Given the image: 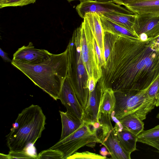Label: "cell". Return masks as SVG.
Wrapping results in <instances>:
<instances>
[{
	"mask_svg": "<svg viewBox=\"0 0 159 159\" xmlns=\"http://www.w3.org/2000/svg\"><path fill=\"white\" fill-rule=\"evenodd\" d=\"M107 158L106 157L90 152L89 151L82 152H75L68 157L67 159H105Z\"/></svg>",
	"mask_w": 159,
	"mask_h": 159,
	"instance_id": "26",
	"label": "cell"
},
{
	"mask_svg": "<svg viewBox=\"0 0 159 159\" xmlns=\"http://www.w3.org/2000/svg\"><path fill=\"white\" fill-rule=\"evenodd\" d=\"M11 63L54 100L59 99L63 82L67 76V48L61 53L53 54L48 59L39 64L28 65L12 61Z\"/></svg>",
	"mask_w": 159,
	"mask_h": 159,
	"instance_id": "2",
	"label": "cell"
},
{
	"mask_svg": "<svg viewBox=\"0 0 159 159\" xmlns=\"http://www.w3.org/2000/svg\"><path fill=\"white\" fill-rule=\"evenodd\" d=\"M75 9L78 15L83 19L85 14L88 13H96L99 15L107 13L134 14L126 7L116 4L112 0L81 1L76 6Z\"/></svg>",
	"mask_w": 159,
	"mask_h": 159,
	"instance_id": "8",
	"label": "cell"
},
{
	"mask_svg": "<svg viewBox=\"0 0 159 159\" xmlns=\"http://www.w3.org/2000/svg\"><path fill=\"white\" fill-rule=\"evenodd\" d=\"M53 54L43 49L35 48L32 42L23 46L14 54L12 61L28 65L39 64L48 59Z\"/></svg>",
	"mask_w": 159,
	"mask_h": 159,
	"instance_id": "9",
	"label": "cell"
},
{
	"mask_svg": "<svg viewBox=\"0 0 159 159\" xmlns=\"http://www.w3.org/2000/svg\"><path fill=\"white\" fill-rule=\"evenodd\" d=\"M46 119L38 105L32 104L23 109L6 136L10 151L23 150L33 145L45 129Z\"/></svg>",
	"mask_w": 159,
	"mask_h": 159,
	"instance_id": "3",
	"label": "cell"
},
{
	"mask_svg": "<svg viewBox=\"0 0 159 159\" xmlns=\"http://www.w3.org/2000/svg\"><path fill=\"white\" fill-rule=\"evenodd\" d=\"M119 36L110 32H104V57L106 62L108 59Z\"/></svg>",
	"mask_w": 159,
	"mask_h": 159,
	"instance_id": "23",
	"label": "cell"
},
{
	"mask_svg": "<svg viewBox=\"0 0 159 159\" xmlns=\"http://www.w3.org/2000/svg\"><path fill=\"white\" fill-rule=\"evenodd\" d=\"M98 82L103 92L141 90L159 75V45L154 39L146 40L119 36Z\"/></svg>",
	"mask_w": 159,
	"mask_h": 159,
	"instance_id": "1",
	"label": "cell"
},
{
	"mask_svg": "<svg viewBox=\"0 0 159 159\" xmlns=\"http://www.w3.org/2000/svg\"><path fill=\"white\" fill-rule=\"evenodd\" d=\"M80 26V48L82 59L89 78L93 77L97 83L101 78L102 69L97 57L95 39L86 19Z\"/></svg>",
	"mask_w": 159,
	"mask_h": 159,
	"instance_id": "7",
	"label": "cell"
},
{
	"mask_svg": "<svg viewBox=\"0 0 159 159\" xmlns=\"http://www.w3.org/2000/svg\"><path fill=\"white\" fill-rule=\"evenodd\" d=\"M156 118L159 120V112L157 115Z\"/></svg>",
	"mask_w": 159,
	"mask_h": 159,
	"instance_id": "36",
	"label": "cell"
},
{
	"mask_svg": "<svg viewBox=\"0 0 159 159\" xmlns=\"http://www.w3.org/2000/svg\"><path fill=\"white\" fill-rule=\"evenodd\" d=\"M84 17L86 19L94 39L104 56V32L100 15L96 13H88L85 14Z\"/></svg>",
	"mask_w": 159,
	"mask_h": 159,
	"instance_id": "16",
	"label": "cell"
},
{
	"mask_svg": "<svg viewBox=\"0 0 159 159\" xmlns=\"http://www.w3.org/2000/svg\"><path fill=\"white\" fill-rule=\"evenodd\" d=\"M59 99L66 107L67 112L83 120L84 110L77 99L68 76L63 82Z\"/></svg>",
	"mask_w": 159,
	"mask_h": 159,
	"instance_id": "10",
	"label": "cell"
},
{
	"mask_svg": "<svg viewBox=\"0 0 159 159\" xmlns=\"http://www.w3.org/2000/svg\"><path fill=\"white\" fill-rule=\"evenodd\" d=\"M159 90V75L148 90V95L149 98L151 99L156 101V96Z\"/></svg>",
	"mask_w": 159,
	"mask_h": 159,
	"instance_id": "28",
	"label": "cell"
},
{
	"mask_svg": "<svg viewBox=\"0 0 159 159\" xmlns=\"http://www.w3.org/2000/svg\"><path fill=\"white\" fill-rule=\"evenodd\" d=\"M136 15L134 30L138 37L142 34H146L148 39L159 36V16Z\"/></svg>",
	"mask_w": 159,
	"mask_h": 159,
	"instance_id": "11",
	"label": "cell"
},
{
	"mask_svg": "<svg viewBox=\"0 0 159 159\" xmlns=\"http://www.w3.org/2000/svg\"><path fill=\"white\" fill-rule=\"evenodd\" d=\"M63 159V155L59 150L49 148L43 151L37 155V159Z\"/></svg>",
	"mask_w": 159,
	"mask_h": 159,
	"instance_id": "25",
	"label": "cell"
},
{
	"mask_svg": "<svg viewBox=\"0 0 159 159\" xmlns=\"http://www.w3.org/2000/svg\"><path fill=\"white\" fill-rule=\"evenodd\" d=\"M68 2H70L71 1H75V0H79L80 1H83V0H66Z\"/></svg>",
	"mask_w": 159,
	"mask_h": 159,
	"instance_id": "35",
	"label": "cell"
},
{
	"mask_svg": "<svg viewBox=\"0 0 159 159\" xmlns=\"http://www.w3.org/2000/svg\"><path fill=\"white\" fill-rule=\"evenodd\" d=\"M99 143L96 131L92 125L84 121L76 130L61 140H59L49 148L61 151L63 159L67 158L80 148L90 144Z\"/></svg>",
	"mask_w": 159,
	"mask_h": 159,
	"instance_id": "6",
	"label": "cell"
},
{
	"mask_svg": "<svg viewBox=\"0 0 159 159\" xmlns=\"http://www.w3.org/2000/svg\"><path fill=\"white\" fill-rule=\"evenodd\" d=\"M96 83L93 77L89 78L87 82V86L89 92H91L94 90Z\"/></svg>",
	"mask_w": 159,
	"mask_h": 159,
	"instance_id": "29",
	"label": "cell"
},
{
	"mask_svg": "<svg viewBox=\"0 0 159 159\" xmlns=\"http://www.w3.org/2000/svg\"><path fill=\"white\" fill-rule=\"evenodd\" d=\"M116 103L114 92L110 88L105 89L101 101L99 113L111 115L114 111Z\"/></svg>",
	"mask_w": 159,
	"mask_h": 159,
	"instance_id": "22",
	"label": "cell"
},
{
	"mask_svg": "<svg viewBox=\"0 0 159 159\" xmlns=\"http://www.w3.org/2000/svg\"><path fill=\"white\" fill-rule=\"evenodd\" d=\"M137 142L152 147L159 151V125L147 130H143L137 136Z\"/></svg>",
	"mask_w": 159,
	"mask_h": 159,
	"instance_id": "21",
	"label": "cell"
},
{
	"mask_svg": "<svg viewBox=\"0 0 159 159\" xmlns=\"http://www.w3.org/2000/svg\"><path fill=\"white\" fill-rule=\"evenodd\" d=\"M114 129L120 144L126 152L131 154L137 150V136L124 129L120 121L116 123Z\"/></svg>",
	"mask_w": 159,
	"mask_h": 159,
	"instance_id": "15",
	"label": "cell"
},
{
	"mask_svg": "<svg viewBox=\"0 0 159 159\" xmlns=\"http://www.w3.org/2000/svg\"><path fill=\"white\" fill-rule=\"evenodd\" d=\"M99 15L104 32H107L129 38L139 39L137 36L126 29L116 24L103 16Z\"/></svg>",
	"mask_w": 159,
	"mask_h": 159,
	"instance_id": "19",
	"label": "cell"
},
{
	"mask_svg": "<svg viewBox=\"0 0 159 159\" xmlns=\"http://www.w3.org/2000/svg\"><path fill=\"white\" fill-rule=\"evenodd\" d=\"M141 90L114 92L116 99L113 116L120 120L124 116L135 113L142 120L156 106V101L150 98L148 90L151 86Z\"/></svg>",
	"mask_w": 159,
	"mask_h": 159,
	"instance_id": "5",
	"label": "cell"
},
{
	"mask_svg": "<svg viewBox=\"0 0 159 159\" xmlns=\"http://www.w3.org/2000/svg\"><path fill=\"white\" fill-rule=\"evenodd\" d=\"M29 148V147L26 149L21 151H10L7 154L1 153L0 158L1 159H37L38 155L30 153L28 151Z\"/></svg>",
	"mask_w": 159,
	"mask_h": 159,
	"instance_id": "24",
	"label": "cell"
},
{
	"mask_svg": "<svg viewBox=\"0 0 159 159\" xmlns=\"http://www.w3.org/2000/svg\"><path fill=\"white\" fill-rule=\"evenodd\" d=\"M154 42L155 43L159 45V36L154 39Z\"/></svg>",
	"mask_w": 159,
	"mask_h": 159,
	"instance_id": "34",
	"label": "cell"
},
{
	"mask_svg": "<svg viewBox=\"0 0 159 159\" xmlns=\"http://www.w3.org/2000/svg\"><path fill=\"white\" fill-rule=\"evenodd\" d=\"M36 0H4L0 3L1 8L8 7L23 6L34 3Z\"/></svg>",
	"mask_w": 159,
	"mask_h": 159,
	"instance_id": "27",
	"label": "cell"
},
{
	"mask_svg": "<svg viewBox=\"0 0 159 159\" xmlns=\"http://www.w3.org/2000/svg\"><path fill=\"white\" fill-rule=\"evenodd\" d=\"M100 152V153L101 154H102L103 156H104V152L107 153V154L108 153L107 151H106V149L104 148H101Z\"/></svg>",
	"mask_w": 159,
	"mask_h": 159,
	"instance_id": "33",
	"label": "cell"
},
{
	"mask_svg": "<svg viewBox=\"0 0 159 159\" xmlns=\"http://www.w3.org/2000/svg\"><path fill=\"white\" fill-rule=\"evenodd\" d=\"M0 55L3 60L7 62H12V60L10 59L8 56L7 54L0 48Z\"/></svg>",
	"mask_w": 159,
	"mask_h": 159,
	"instance_id": "31",
	"label": "cell"
},
{
	"mask_svg": "<svg viewBox=\"0 0 159 159\" xmlns=\"http://www.w3.org/2000/svg\"><path fill=\"white\" fill-rule=\"evenodd\" d=\"M101 15L136 35L134 30V24L137 16L136 14L107 13Z\"/></svg>",
	"mask_w": 159,
	"mask_h": 159,
	"instance_id": "18",
	"label": "cell"
},
{
	"mask_svg": "<svg viewBox=\"0 0 159 159\" xmlns=\"http://www.w3.org/2000/svg\"><path fill=\"white\" fill-rule=\"evenodd\" d=\"M156 106H159V90L157 94L156 97Z\"/></svg>",
	"mask_w": 159,
	"mask_h": 159,
	"instance_id": "32",
	"label": "cell"
},
{
	"mask_svg": "<svg viewBox=\"0 0 159 159\" xmlns=\"http://www.w3.org/2000/svg\"><path fill=\"white\" fill-rule=\"evenodd\" d=\"M119 121L124 129L136 136L144 130L143 122L135 113L127 115Z\"/></svg>",
	"mask_w": 159,
	"mask_h": 159,
	"instance_id": "20",
	"label": "cell"
},
{
	"mask_svg": "<svg viewBox=\"0 0 159 159\" xmlns=\"http://www.w3.org/2000/svg\"><path fill=\"white\" fill-rule=\"evenodd\" d=\"M62 125L60 138L61 140L66 138L79 129L84 121L66 112L59 111Z\"/></svg>",
	"mask_w": 159,
	"mask_h": 159,
	"instance_id": "17",
	"label": "cell"
},
{
	"mask_svg": "<svg viewBox=\"0 0 159 159\" xmlns=\"http://www.w3.org/2000/svg\"><path fill=\"white\" fill-rule=\"evenodd\" d=\"M4 0H0V3L2 2V1H4Z\"/></svg>",
	"mask_w": 159,
	"mask_h": 159,
	"instance_id": "37",
	"label": "cell"
},
{
	"mask_svg": "<svg viewBox=\"0 0 159 159\" xmlns=\"http://www.w3.org/2000/svg\"><path fill=\"white\" fill-rule=\"evenodd\" d=\"M80 30V26L74 30L66 48L68 57L67 76L84 110L89 97V91L87 86L89 77L81 57Z\"/></svg>",
	"mask_w": 159,
	"mask_h": 159,
	"instance_id": "4",
	"label": "cell"
},
{
	"mask_svg": "<svg viewBox=\"0 0 159 159\" xmlns=\"http://www.w3.org/2000/svg\"><path fill=\"white\" fill-rule=\"evenodd\" d=\"M124 6L138 15L159 16V0H146L132 2Z\"/></svg>",
	"mask_w": 159,
	"mask_h": 159,
	"instance_id": "14",
	"label": "cell"
},
{
	"mask_svg": "<svg viewBox=\"0 0 159 159\" xmlns=\"http://www.w3.org/2000/svg\"><path fill=\"white\" fill-rule=\"evenodd\" d=\"M103 93L97 82L94 90L89 92L88 102L84 110L83 121L88 123L98 121L99 107Z\"/></svg>",
	"mask_w": 159,
	"mask_h": 159,
	"instance_id": "12",
	"label": "cell"
},
{
	"mask_svg": "<svg viewBox=\"0 0 159 159\" xmlns=\"http://www.w3.org/2000/svg\"><path fill=\"white\" fill-rule=\"evenodd\" d=\"M116 4L120 5H123L124 6L125 4L129 3L135 2L140 1H144L146 0H112Z\"/></svg>",
	"mask_w": 159,
	"mask_h": 159,
	"instance_id": "30",
	"label": "cell"
},
{
	"mask_svg": "<svg viewBox=\"0 0 159 159\" xmlns=\"http://www.w3.org/2000/svg\"><path fill=\"white\" fill-rule=\"evenodd\" d=\"M101 144L108 150L111 156V158L131 159V154L126 152L120 144L114 128L105 137Z\"/></svg>",
	"mask_w": 159,
	"mask_h": 159,
	"instance_id": "13",
	"label": "cell"
}]
</instances>
